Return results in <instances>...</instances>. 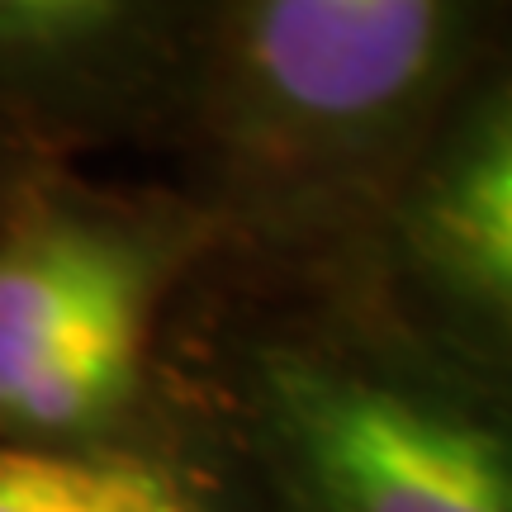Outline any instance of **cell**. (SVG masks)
Masks as SVG:
<instances>
[{
    "mask_svg": "<svg viewBox=\"0 0 512 512\" xmlns=\"http://www.w3.org/2000/svg\"><path fill=\"white\" fill-rule=\"evenodd\" d=\"M408 233L446 290L512 332V91H498L422 176Z\"/></svg>",
    "mask_w": 512,
    "mask_h": 512,
    "instance_id": "277c9868",
    "label": "cell"
},
{
    "mask_svg": "<svg viewBox=\"0 0 512 512\" xmlns=\"http://www.w3.org/2000/svg\"><path fill=\"white\" fill-rule=\"evenodd\" d=\"M470 15L432 0H261L219 19L209 124L280 190L380 171L465 62Z\"/></svg>",
    "mask_w": 512,
    "mask_h": 512,
    "instance_id": "6da1fadb",
    "label": "cell"
},
{
    "mask_svg": "<svg viewBox=\"0 0 512 512\" xmlns=\"http://www.w3.org/2000/svg\"><path fill=\"white\" fill-rule=\"evenodd\" d=\"M143 34V15L100 0L0 5V76L19 86H76L105 72Z\"/></svg>",
    "mask_w": 512,
    "mask_h": 512,
    "instance_id": "8992f818",
    "label": "cell"
},
{
    "mask_svg": "<svg viewBox=\"0 0 512 512\" xmlns=\"http://www.w3.org/2000/svg\"><path fill=\"white\" fill-rule=\"evenodd\" d=\"M256 422L313 512H512V427L309 347L256 361Z\"/></svg>",
    "mask_w": 512,
    "mask_h": 512,
    "instance_id": "7a4b0ae2",
    "label": "cell"
},
{
    "mask_svg": "<svg viewBox=\"0 0 512 512\" xmlns=\"http://www.w3.org/2000/svg\"><path fill=\"white\" fill-rule=\"evenodd\" d=\"M157 247L128 223L53 209L0 238V437L86 446L147 361Z\"/></svg>",
    "mask_w": 512,
    "mask_h": 512,
    "instance_id": "3957f363",
    "label": "cell"
},
{
    "mask_svg": "<svg viewBox=\"0 0 512 512\" xmlns=\"http://www.w3.org/2000/svg\"><path fill=\"white\" fill-rule=\"evenodd\" d=\"M0 512H195L138 456L0 437Z\"/></svg>",
    "mask_w": 512,
    "mask_h": 512,
    "instance_id": "5b68a950",
    "label": "cell"
}]
</instances>
